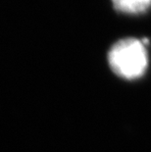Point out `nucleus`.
I'll use <instances>...</instances> for the list:
<instances>
[{
  "instance_id": "nucleus-1",
  "label": "nucleus",
  "mask_w": 151,
  "mask_h": 152,
  "mask_svg": "<svg viewBox=\"0 0 151 152\" xmlns=\"http://www.w3.org/2000/svg\"><path fill=\"white\" fill-rule=\"evenodd\" d=\"M108 63L117 76L127 80L142 77L148 66V56L143 42L134 37H126L112 45Z\"/></svg>"
},
{
  "instance_id": "nucleus-2",
  "label": "nucleus",
  "mask_w": 151,
  "mask_h": 152,
  "mask_svg": "<svg viewBox=\"0 0 151 152\" xmlns=\"http://www.w3.org/2000/svg\"><path fill=\"white\" fill-rule=\"evenodd\" d=\"M114 8L125 14L136 15L146 12L151 7V0H111Z\"/></svg>"
}]
</instances>
